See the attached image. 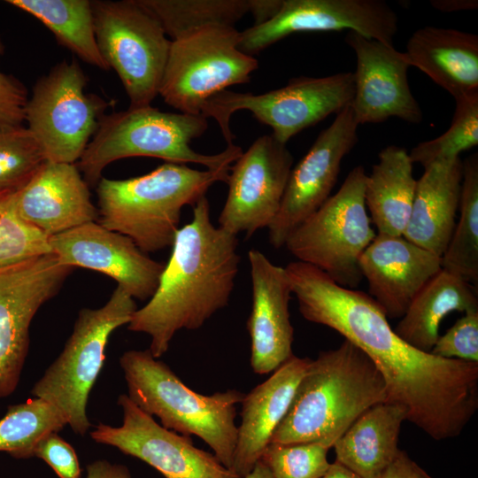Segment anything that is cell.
Here are the masks:
<instances>
[{"instance_id":"cell-1","label":"cell","mask_w":478,"mask_h":478,"mask_svg":"<svg viewBox=\"0 0 478 478\" xmlns=\"http://www.w3.org/2000/svg\"><path fill=\"white\" fill-rule=\"evenodd\" d=\"M302 316L327 326L365 352L382 374L387 402L436 441L460 435L478 409V362L444 358L401 339L368 294L342 287L312 266L294 277Z\"/></svg>"},{"instance_id":"cell-2","label":"cell","mask_w":478,"mask_h":478,"mask_svg":"<svg viewBox=\"0 0 478 478\" xmlns=\"http://www.w3.org/2000/svg\"><path fill=\"white\" fill-rule=\"evenodd\" d=\"M171 247L154 294L127 324L130 331L150 335L156 358L179 330L201 328L227 305L241 260L236 235L213 225L205 196L193 205L191 221L178 229Z\"/></svg>"},{"instance_id":"cell-3","label":"cell","mask_w":478,"mask_h":478,"mask_svg":"<svg viewBox=\"0 0 478 478\" xmlns=\"http://www.w3.org/2000/svg\"><path fill=\"white\" fill-rule=\"evenodd\" d=\"M382 402H387L382 374L365 352L344 339L311 359L270 443H320L331 448L363 412Z\"/></svg>"},{"instance_id":"cell-4","label":"cell","mask_w":478,"mask_h":478,"mask_svg":"<svg viewBox=\"0 0 478 478\" xmlns=\"http://www.w3.org/2000/svg\"><path fill=\"white\" fill-rule=\"evenodd\" d=\"M230 168L197 170L166 162L134 178L102 177L99 224L129 237L146 254L172 246L182 208L194 205L214 183H227Z\"/></svg>"},{"instance_id":"cell-5","label":"cell","mask_w":478,"mask_h":478,"mask_svg":"<svg viewBox=\"0 0 478 478\" xmlns=\"http://www.w3.org/2000/svg\"><path fill=\"white\" fill-rule=\"evenodd\" d=\"M120 365L129 399L160 420L161 426L180 435L197 436L231 470L237 440L236 405L244 394L227 389L202 395L186 386L150 350L125 351Z\"/></svg>"},{"instance_id":"cell-6","label":"cell","mask_w":478,"mask_h":478,"mask_svg":"<svg viewBox=\"0 0 478 478\" xmlns=\"http://www.w3.org/2000/svg\"><path fill=\"white\" fill-rule=\"evenodd\" d=\"M208 128L202 114L162 112L150 105L103 115L96 132L79 159L88 185L97 184L105 166L129 157H153L175 164L194 163L206 169L229 166L243 153L229 144L213 155L194 150L190 143Z\"/></svg>"},{"instance_id":"cell-7","label":"cell","mask_w":478,"mask_h":478,"mask_svg":"<svg viewBox=\"0 0 478 478\" xmlns=\"http://www.w3.org/2000/svg\"><path fill=\"white\" fill-rule=\"evenodd\" d=\"M136 310L134 298L119 285L104 305L81 309L62 352L31 389L34 397L54 405L75 434L85 436L91 427L87 405L109 338Z\"/></svg>"},{"instance_id":"cell-8","label":"cell","mask_w":478,"mask_h":478,"mask_svg":"<svg viewBox=\"0 0 478 478\" xmlns=\"http://www.w3.org/2000/svg\"><path fill=\"white\" fill-rule=\"evenodd\" d=\"M366 173L354 167L338 191L288 236L284 246L338 285L355 289L363 279L360 258L376 236L365 204Z\"/></svg>"},{"instance_id":"cell-9","label":"cell","mask_w":478,"mask_h":478,"mask_svg":"<svg viewBox=\"0 0 478 478\" xmlns=\"http://www.w3.org/2000/svg\"><path fill=\"white\" fill-rule=\"evenodd\" d=\"M353 95L351 72L318 78L299 76L282 88L258 95L222 90L204 104L201 114L217 121L227 145L235 139L230 119L241 110L251 112L259 122L269 126L272 135L286 144L302 130L351 106Z\"/></svg>"},{"instance_id":"cell-10","label":"cell","mask_w":478,"mask_h":478,"mask_svg":"<svg viewBox=\"0 0 478 478\" xmlns=\"http://www.w3.org/2000/svg\"><path fill=\"white\" fill-rule=\"evenodd\" d=\"M96 43L120 77L129 107H143L158 96L172 41L139 0L92 1Z\"/></svg>"},{"instance_id":"cell-11","label":"cell","mask_w":478,"mask_h":478,"mask_svg":"<svg viewBox=\"0 0 478 478\" xmlns=\"http://www.w3.org/2000/svg\"><path fill=\"white\" fill-rule=\"evenodd\" d=\"M235 27H210L172 41L158 90L166 104L198 115L204 104L228 87L247 83L258 60L239 49Z\"/></svg>"},{"instance_id":"cell-12","label":"cell","mask_w":478,"mask_h":478,"mask_svg":"<svg viewBox=\"0 0 478 478\" xmlns=\"http://www.w3.org/2000/svg\"><path fill=\"white\" fill-rule=\"evenodd\" d=\"M87 78L73 59L42 76L26 106L25 122L46 161L74 164L97 130L107 102L85 92Z\"/></svg>"},{"instance_id":"cell-13","label":"cell","mask_w":478,"mask_h":478,"mask_svg":"<svg viewBox=\"0 0 478 478\" xmlns=\"http://www.w3.org/2000/svg\"><path fill=\"white\" fill-rule=\"evenodd\" d=\"M73 268L53 253L0 267V398L17 389L38 310L60 289Z\"/></svg>"},{"instance_id":"cell-14","label":"cell","mask_w":478,"mask_h":478,"mask_svg":"<svg viewBox=\"0 0 478 478\" xmlns=\"http://www.w3.org/2000/svg\"><path fill=\"white\" fill-rule=\"evenodd\" d=\"M342 30L393 45L398 17L384 0H282L274 17L241 32L239 49L253 56L295 33Z\"/></svg>"},{"instance_id":"cell-15","label":"cell","mask_w":478,"mask_h":478,"mask_svg":"<svg viewBox=\"0 0 478 478\" xmlns=\"http://www.w3.org/2000/svg\"><path fill=\"white\" fill-rule=\"evenodd\" d=\"M122 424L99 423L89 432L96 443L117 448L157 469L166 478H241L214 454L194 446L190 436L158 423L122 394L118 397Z\"/></svg>"},{"instance_id":"cell-16","label":"cell","mask_w":478,"mask_h":478,"mask_svg":"<svg viewBox=\"0 0 478 478\" xmlns=\"http://www.w3.org/2000/svg\"><path fill=\"white\" fill-rule=\"evenodd\" d=\"M292 165L286 144L272 135L257 138L231 166L219 227L247 238L268 227L279 211Z\"/></svg>"},{"instance_id":"cell-17","label":"cell","mask_w":478,"mask_h":478,"mask_svg":"<svg viewBox=\"0 0 478 478\" xmlns=\"http://www.w3.org/2000/svg\"><path fill=\"white\" fill-rule=\"evenodd\" d=\"M358 127L351 107L345 108L292 167L279 211L267 227L273 247L284 246L291 232L330 197L343 159L358 141Z\"/></svg>"},{"instance_id":"cell-18","label":"cell","mask_w":478,"mask_h":478,"mask_svg":"<svg viewBox=\"0 0 478 478\" xmlns=\"http://www.w3.org/2000/svg\"><path fill=\"white\" fill-rule=\"evenodd\" d=\"M345 42L357 58L351 109L358 125L398 118L420 124L423 113L408 82L411 66L405 52L357 32L347 31Z\"/></svg>"},{"instance_id":"cell-19","label":"cell","mask_w":478,"mask_h":478,"mask_svg":"<svg viewBox=\"0 0 478 478\" xmlns=\"http://www.w3.org/2000/svg\"><path fill=\"white\" fill-rule=\"evenodd\" d=\"M51 252L65 266L108 275L133 298L150 299L163 263L151 259L127 236L89 222L49 238Z\"/></svg>"},{"instance_id":"cell-20","label":"cell","mask_w":478,"mask_h":478,"mask_svg":"<svg viewBox=\"0 0 478 478\" xmlns=\"http://www.w3.org/2000/svg\"><path fill=\"white\" fill-rule=\"evenodd\" d=\"M252 305L247 320L251 366L255 374L274 372L293 356L294 328L289 305L292 294L285 268L273 264L261 251L248 252Z\"/></svg>"},{"instance_id":"cell-21","label":"cell","mask_w":478,"mask_h":478,"mask_svg":"<svg viewBox=\"0 0 478 478\" xmlns=\"http://www.w3.org/2000/svg\"><path fill=\"white\" fill-rule=\"evenodd\" d=\"M370 296L388 319L402 318L417 293L442 269V257L402 236L377 234L359 260Z\"/></svg>"},{"instance_id":"cell-22","label":"cell","mask_w":478,"mask_h":478,"mask_svg":"<svg viewBox=\"0 0 478 478\" xmlns=\"http://www.w3.org/2000/svg\"><path fill=\"white\" fill-rule=\"evenodd\" d=\"M19 215L49 238L96 221L89 185L77 166L45 161L17 190Z\"/></svg>"},{"instance_id":"cell-23","label":"cell","mask_w":478,"mask_h":478,"mask_svg":"<svg viewBox=\"0 0 478 478\" xmlns=\"http://www.w3.org/2000/svg\"><path fill=\"white\" fill-rule=\"evenodd\" d=\"M311 358L293 355L242 400V421L231 470L243 478L260 459L272 435L285 416Z\"/></svg>"},{"instance_id":"cell-24","label":"cell","mask_w":478,"mask_h":478,"mask_svg":"<svg viewBox=\"0 0 478 478\" xmlns=\"http://www.w3.org/2000/svg\"><path fill=\"white\" fill-rule=\"evenodd\" d=\"M463 161L460 158L435 162L417 180L410 219L403 236L442 257L456 225Z\"/></svg>"},{"instance_id":"cell-25","label":"cell","mask_w":478,"mask_h":478,"mask_svg":"<svg viewBox=\"0 0 478 478\" xmlns=\"http://www.w3.org/2000/svg\"><path fill=\"white\" fill-rule=\"evenodd\" d=\"M411 66L459 99L478 92V36L453 28L427 26L410 36L406 51Z\"/></svg>"},{"instance_id":"cell-26","label":"cell","mask_w":478,"mask_h":478,"mask_svg":"<svg viewBox=\"0 0 478 478\" xmlns=\"http://www.w3.org/2000/svg\"><path fill=\"white\" fill-rule=\"evenodd\" d=\"M406 411L389 402L363 412L335 441L336 459L361 478H377L399 452L398 437Z\"/></svg>"},{"instance_id":"cell-27","label":"cell","mask_w":478,"mask_h":478,"mask_svg":"<svg viewBox=\"0 0 478 478\" xmlns=\"http://www.w3.org/2000/svg\"><path fill=\"white\" fill-rule=\"evenodd\" d=\"M378 162L366 174L364 197L377 234L402 236L407 227L417 180L408 151L389 145L378 155Z\"/></svg>"},{"instance_id":"cell-28","label":"cell","mask_w":478,"mask_h":478,"mask_svg":"<svg viewBox=\"0 0 478 478\" xmlns=\"http://www.w3.org/2000/svg\"><path fill=\"white\" fill-rule=\"evenodd\" d=\"M455 311H478L477 288L442 268L417 293L394 331L411 346L430 352L441 321Z\"/></svg>"},{"instance_id":"cell-29","label":"cell","mask_w":478,"mask_h":478,"mask_svg":"<svg viewBox=\"0 0 478 478\" xmlns=\"http://www.w3.org/2000/svg\"><path fill=\"white\" fill-rule=\"evenodd\" d=\"M9 4L34 16L84 62L110 69L98 49L89 0H8Z\"/></svg>"},{"instance_id":"cell-30","label":"cell","mask_w":478,"mask_h":478,"mask_svg":"<svg viewBox=\"0 0 478 478\" xmlns=\"http://www.w3.org/2000/svg\"><path fill=\"white\" fill-rule=\"evenodd\" d=\"M459 210L448 246L442 256V268L477 288L478 283V154L463 161Z\"/></svg>"},{"instance_id":"cell-31","label":"cell","mask_w":478,"mask_h":478,"mask_svg":"<svg viewBox=\"0 0 478 478\" xmlns=\"http://www.w3.org/2000/svg\"><path fill=\"white\" fill-rule=\"evenodd\" d=\"M175 41L210 27H234L249 12V0H139Z\"/></svg>"},{"instance_id":"cell-32","label":"cell","mask_w":478,"mask_h":478,"mask_svg":"<svg viewBox=\"0 0 478 478\" xmlns=\"http://www.w3.org/2000/svg\"><path fill=\"white\" fill-rule=\"evenodd\" d=\"M66 425L61 412L43 399L33 397L11 405L0 419V451L18 459L34 457L37 443Z\"/></svg>"},{"instance_id":"cell-33","label":"cell","mask_w":478,"mask_h":478,"mask_svg":"<svg viewBox=\"0 0 478 478\" xmlns=\"http://www.w3.org/2000/svg\"><path fill=\"white\" fill-rule=\"evenodd\" d=\"M456 107L449 128L438 137L414 146L409 153L412 162L424 168L435 162L459 158V154L478 144V92L455 100Z\"/></svg>"},{"instance_id":"cell-34","label":"cell","mask_w":478,"mask_h":478,"mask_svg":"<svg viewBox=\"0 0 478 478\" xmlns=\"http://www.w3.org/2000/svg\"><path fill=\"white\" fill-rule=\"evenodd\" d=\"M17 190H0V267L52 253L49 237L19 215Z\"/></svg>"},{"instance_id":"cell-35","label":"cell","mask_w":478,"mask_h":478,"mask_svg":"<svg viewBox=\"0 0 478 478\" xmlns=\"http://www.w3.org/2000/svg\"><path fill=\"white\" fill-rule=\"evenodd\" d=\"M45 161L39 143L27 127L0 130V190L19 189Z\"/></svg>"},{"instance_id":"cell-36","label":"cell","mask_w":478,"mask_h":478,"mask_svg":"<svg viewBox=\"0 0 478 478\" xmlns=\"http://www.w3.org/2000/svg\"><path fill=\"white\" fill-rule=\"evenodd\" d=\"M329 449L320 443H269L260 460L274 478H320L330 466Z\"/></svg>"},{"instance_id":"cell-37","label":"cell","mask_w":478,"mask_h":478,"mask_svg":"<svg viewBox=\"0 0 478 478\" xmlns=\"http://www.w3.org/2000/svg\"><path fill=\"white\" fill-rule=\"evenodd\" d=\"M430 353L468 362H478V311L465 313L443 335Z\"/></svg>"},{"instance_id":"cell-38","label":"cell","mask_w":478,"mask_h":478,"mask_svg":"<svg viewBox=\"0 0 478 478\" xmlns=\"http://www.w3.org/2000/svg\"><path fill=\"white\" fill-rule=\"evenodd\" d=\"M34 457L42 459L58 478H80L81 466L73 447L51 432L44 436L36 444Z\"/></svg>"},{"instance_id":"cell-39","label":"cell","mask_w":478,"mask_h":478,"mask_svg":"<svg viewBox=\"0 0 478 478\" xmlns=\"http://www.w3.org/2000/svg\"><path fill=\"white\" fill-rule=\"evenodd\" d=\"M3 52L4 44L0 38V56ZM27 101L26 87L0 70V130L23 127Z\"/></svg>"},{"instance_id":"cell-40","label":"cell","mask_w":478,"mask_h":478,"mask_svg":"<svg viewBox=\"0 0 478 478\" xmlns=\"http://www.w3.org/2000/svg\"><path fill=\"white\" fill-rule=\"evenodd\" d=\"M377 478H425L424 470L400 450L394 460Z\"/></svg>"},{"instance_id":"cell-41","label":"cell","mask_w":478,"mask_h":478,"mask_svg":"<svg viewBox=\"0 0 478 478\" xmlns=\"http://www.w3.org/2000/svg\"><path fill=\"white\" fill-rule=\"evenodd\" d=\"M86 478H132L127 467L121 464H113L106 459H97L86 467Z\"/></svg>"},{"instance_id":"cell-42","label":"cell","mask_w":478,"mask_h":478,"mask_svg":"<svg viewBox=\"0 0 478 478\" xmlns=\"http://www.w3.org/2000/svg\"><path fill=\"white\" fill-rule=\"evenodd\" d=\"M249 12L253 16L254 25H259L276 15L282 5V0H249Z\"/></svg>"},{"instance_id":"cell-43","label":"cell","mask_w":478,"mask_h":478,"mask_svg":"<svg viewBox=\"0 0 478 478\" xmlns=\"http://www.w3.org/2000/svg\"><path fill=\"white\" fill-rule=\"evenodd\" d=\"M430 4L443 12L473 11L478 8L477 0H431Z\"/></svg>"},{"instance_id":"cell-44","label":"cell","mask_w":478,"mask_h":478,"mask_svg":"<svg viewBox=\"0 0 478 478\" xmlns=\"http://www.w3.org/2000/svg\"><path fill=\"white\" fill-rule=\"evenodd\" d=\"M320 478H361L342 464L335 461Z\"/></svg>"},{"instance_id":"cell-45","label":"cell","mask_w":478,"mask_h":478,"mask_svg":"<svg viewBox=\"0 0 478 478\" xmlns=\"http://www.w3.org/2000/svg\"><path fill=\"white\" fill-rule=\"evenodd\" d=\"M243 478H274L268 467L259 459L252 470Z\"/></svg>"},{"instance_id":"cell-46","label":"cell","mask_w":478,"mask_h":478,"mask_svg":"<svg viewBox=\"0 0 478 478\" xmlns=\"http://www.w3.org/2000/svg\"><path fill=\"white\" fill-rule=\"evenodd\" d=\"M424 477L425 478H433L429 474H427V472L424 470Z\"/></svg>"}]
</instances>
